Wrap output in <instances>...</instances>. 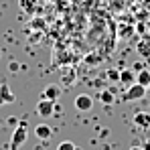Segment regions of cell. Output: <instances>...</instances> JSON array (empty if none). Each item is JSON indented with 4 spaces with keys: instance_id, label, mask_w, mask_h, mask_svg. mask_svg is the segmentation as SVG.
<instances>
[{
    "instance_id": "obj_1",
    "label": "cell",
    "mask_w": 150,
    "mask_h": 150,
    "mask_svg": "<svg viewBox=\"0 0 150 150\" xmlns=\"http://www.w3.org/2000/svg\"><path fill=\"white\" fill-rule=\"evenodd\" d=\"M26 138H28V124H26V120H21L18 126L14 128V132H12V138H10V150H18L26 142Z\"/></svg>"
},
{
    "instance_id": "obj_2",
    "label": "cell",
    "mask_w": 150,
    "mask_h": 150,
    "mask_svg": "<svg viewBox=\"0 0 150 150\" xmlns=\"http://www.w3.org/2000/svg\"><path fill=\"white\" fill-rule=\"evenodd\" d=\"M148 91H146V87L144 85H140V83H134V85H130L128 89H126L124 93V101H136V100H142L144 96H146Z\"/></svg>"
},
{
    "instance_id": "obj_3",
    "label": "cell",
    "mask_w": 150,
    "mask_h": 150,
    "mask_svg": "<svg viewBox=\"0 0 150 150\" xmlns=\"http://www.w3.org/2000/svg\"><path fill=\"white\" fill-rule=\"evenodd\" d=\"M37 114L43 118V120H47L51 118L53 114H55V101L53 100H45V98H41L39 103H37Z\"/></svg>"
},
{
    "instance_id": "obj_4",
    "label": "cell",
    "mask_w": 150,
    "mask_h": 150,
    "mask_svg": "<svg viewBox=\"0 0 150 150\" xmlns=\"http://www.w3.org/2000/svg\"><path fill=\"white\" fill-rule=\"evenodd\" d=\"M73 105H75L77 112H89V110L93 108V100H91L87 93H79L73 100Z\"/></svg>"
},
{
    "instance_id": "obj_5",
    "label": "cell",
    "mask_w": 150,
    "mask_h": 150,
    "mask_svg": "<svg viewBox=\"0 0 150 150\" xmlns=\"http://www.w3.org/2000/svg\"><path fill=\"white\" fill-rule=\"evenodd\" d=\"M61 96V87L57 85V83H49L45 89H43V96L41 98H45V100H53L57 101V98Z\"/></svg>"
},
{
    "instance_id": "obj_6",
    "label": "cell",
    "mask_w": 150,
    "mask_h": 150,
    "mask_svg": "<svg viewBox=\"0 0 150 150\" xmlns=\"http://www.w3.org/2000/svg\"><path fill=\"white\" fill-rule=\"evenodd\" d=\"M120 83L122 85H134L136 83V71L134 69H120Z\"/></svg>"
},
{
    "instance_id": "obj_7",
    "label": "cell",
    "mask_w": 150,
    "mask_h": 150,
    "mask_svg": "<svg viewBox=\"0 0 150 150\" xmlns=\"http://www.w3.org/2000/svg\"><path fill=\"white\" fill-rule=\"evenodd\" d=\"M0 103L4 105V103H14V93L10 91V87L2 81V85H0Z\"/></svg>"
},
{
    "instance_id": "obj_8",
    "label": "cell",
    "mask_w": 150,
    "mask_h": 150,
    "mask_svg": "<svg viewBox=\"0 0 150 150\" xmlns=\"http://www.w3.org/2000/svg\"><path fill=\"white\" fill-rule=\"evenodd\" d=\"M134 126H138V128H150V114L148 112H138V114H134Z\"/></svg>"
},
{
    "instance_id": "obj_9",
    "label": "cell",
    "mask_w": 150,
    "mask_h": 150,
    "mask_svg": "<svg viewBox=\"0 0 150 150\" xmlns=\"http://www.w3.org/2000/svg\"><path fill=\"white\" fill-rule=\"evenodd\" d=\"M51 134H53V130H51L47 124H39V126H35V136H37L39 140H49Z\"/></svg>"
},
{
    "instance_id": "obj_10",
    "label": "cell",
    "mask_w": 150,
    "mask_h": 150,
    "mask_svg": "<svg viewBox=\"0 0 150 150\" xmlns=\"http://www.w3.org/2000/svg\"><path fill=\"white\" fill-rule=\"evenodd\" d=\"M136 83H140V85H144V87H148V83H150V71L144 67L142 71H138L136 73Z\"/></svg>"
},
{
    "instance_id": "obj_11",
    "label": "cell",
    "mask_w": 150,
    "mask_h": 150,
    "mask_svg": "<svg viewBox=\"0 0 150 150\" xmlns=\"http://www.w3.org/2000/svg\"><path fill=\"white\" fill-rule=\"evenodd\" d=\"M37 4H39V0H21V8L28 14H33L37 10Z\"/></svg>"
},
{
    "instance_id": "obj_12",
    "label": "cell",
    "mask_w": 150,
    "mask_h": 150,
    "mask_svg": "<svg viewBox=\"0 0 150 150\" xmlns=\"http://www.w3.org/2000/svg\"><path fill=\"white\" fill-rule=\"evenodd\" d=\"M100 101L105 103V105L114 103V89H112V87H110V89H103V91L100 93Z\"/></svg>"
},
{
    "instance_id": "obj_13",
    "label": "cell",
    "mask_w": 150,
    "mask_h": 150,
    "mask_svg": "<svg viewBox=\"0 0 150 150\" xmlns=\"http://www.w3.org/2000/svg\"><path fill=\"white\" fill-rule=\"evenodd\" d=\"M61 79H63V83H65V85H71V83L75 81V71H71V69H67V73L63 75Z\"/></svg>"
},
{
    "instance_id": "obj_14",
    "label": "cell",
    "mask_w": 150,
    "mask_h": 150,
    "mask_svg": "<svg viewBox=\"0 0 150 150\" xmlns=\"http://www.w3.org/2000/svg\"><path fill=\"white\" fill-rule=\"evenodd\" d=\"M57 150H77V146H75L71 140H63V142L57 146Z\"/></svg>"
},
{
    "instance_id": "obj_15",
    "label": "cell",
    "mask_w": 150,
    "mask_h": 150,
    "mask_svg": "<svg viewBox=\"0 0 150 150\" xmlns=\"http://www.w3.org/2000/svg\"><path fill=\"white\" fill-rule=\"evenodd\" d=\"M101 61V55H96V53H89V57H85V63H100Z\"/></svg>"
},
{
    "instance_id": "obj_16",
    "label": "cell",
    "mask_w": 150,
    "mask_h": 150,
    "mask_svg": "<svg viewBox=\"0 0 150 150\" xmlns=\"http://www.w3.org/2000/svg\"><path fill=\"white\" fill-rule=\"evenodd\" d=\"M108 77H110L112 81H120V69H110V71H108Z\"/></svg>"
},
{
    "instance_id": "obj_17",
    "label": "cell",
    "mask_w": 150,
    "mask_h": 150,
    "mask_svg": "<svg viewBox=\"0 0 150 150\" xmlns=\"http://www.w3.org/2000/svg\"><path fill=\"white\" fill-rule=\"evenodd\" d=\"M138 51L144 53V55H148V53H150V45H148V43H140V45H138Z\"/></svg>"
},
{
    "instance_id": "obj_18",
    "label": "cell",
    "mask_w": 150,
    "mask_h": 150,
    "mask_svg": "<svg viewBox=\"0 0 150 150\" xmlns=\"http://www.w3.org/2000/svg\"><path fill=\"white\" fill-rule=\"evenodd\" d=\"M126 33H128V35H132V26H122V30H120V37H122V39L126 37Z\"/></svg>"
},
{
    "instance_id": "obj_19",
    "label": "cell",
    "mask_w": 150,
    "mask_h": 150,
    "mask_svg": "<svg viewBox=\"0 0 150 150\" xmlns=\"http://www.w3.org/2000/svg\"><path fill=\"white\" fill-rule=\"evenodd\" d=\"M132 69H134V71H136V73H138V71H142V69H144V65H142V63H140V61H136V63H134V65H132Z\"/></svg>"
},
{
    "instance_id": "obj_20",
    "label": "cell",
    "mask_w": 150,
    "mask_h": 150,
    "mask_svg": "<svg viewBox=\"0 0 150 150\" xmlns=\"http://www.w3.org/2000/svg\"><path fill=\"white\" fill-rule=\"evenodd\" d=\"M8 124L10 126H18V120H16V118H8Z\"/></svg>"
},
{
    "instance_id": "obj_21",
    "label": "cell",
    "mask_w": 150,
    "mask_h": 150,
    "mask_svg": "<svg viewBox=\"0 0 150 150\" xmlns=\"http://www.w3.org/2000/svg\"><path fill=\"white\" fill-rule=\"evenodd\" d=\"M142 148H144V150H150V138H148V140H144V144H142Z\"/></svg>"
},
{
    "instance_id": "obj_22",
    "label": "cell",
    "mask_w": 150,
    "mask_h": 150,
    "mask_svg": "<svg viewBox=\"0 0 150 150\" xmlns=\"http://www.w3.org/2000/svg\"><path fill=\"white\" fill-rule=\"evenodd\" d=\"M130 150H144V148H142V146H132Z\"/></svg>"
},
{
    "instance_id": "obj_23",
    "label": "cell",
    "mask_w": 150,
    "mask_h": 150,
    "mask_svg": "<svg viewBox=\"0 0 150 150\" xmlns=\"http://www.w3.org/2000/svg\"><path fill=\"white\" fill-rule=\"evenodd\" d=\"M146 91H148V96H150V83H148V87H146Z\"/></svg>"
},
{
    "instance_id": "obj_24",
    "label": "cell",
    "mask_w": 150,
    "mask_h": 150,
    "mask_svg": "<svg viewBox=\"0 0 150 150\" xmlns=\"http://www.w3.org/2000/svg\"><path fill=\"white\" fill-rule=\"evenodd\" d=\"M0 126H2V120H0Z\"/></svg>"
},
{
    "instance_id": "obj_25",
    "label": "cell",
    "mask_w": 150,
    "mask_h": 150,
    "mask_svg": "<svg viewBox=\"0 0 150 150\" xmlns=\"http://www.w3.org/2000/svg\"><path fill=\"white\" fill-rule=\"evenodd\" d=\"M0 85H2V81H0Z\"/></svg>"
},
{
    "instance_id": "obj_26",
    "label": "cell",
    "mask_w": 150,
    "mask_h": 150,
    "mask_svg": "<svg viewBox=\"0 0 150 150\" xmlns=\"http://www.w3.org/2000/svg\"><path fill=\"white\" fill-rule=\"evenodd\" d=\"M103 150H108V148H103Z\"/></svg>"
},
{
    "instance_id": "obj_27",
    "label": "cell",
    "mask_w": 150,
    "mask_h": 150,
    "mask_svg": "<svg viewBox=\"0 0 150 150\" xmlns=\"http://www.w3.org/2000/svg\"><path fill=\"white\" fill-rule=\"evenodd\" d=\"M0 105H2V103H0Z\"/></svg>"
}]
</instances>
